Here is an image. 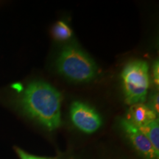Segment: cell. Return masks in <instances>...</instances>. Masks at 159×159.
<instances>
[{
	"mask_svg": "<svg viewBox=\"0 0 159 159\" xmlns=\"http://www.w3.org/2000/svg\"><path fill=\"white\" fill-rule=\"evenodd\" d=\"M19 105L27 116L49 130L61 125V95L48 83L36 81L27 85L19 97Z\"/></svg>",
	"mask_w": 159,
	"mask_h": 159,
	"instance_id": "obj_1",
	"label": "cell"
},
{
	"mask_svg": "<svg viewBox=\"0 0 159 159\" xmlns=\"http://www.w3.org/2000/svg\"><path fill=\"white\" fill-rule=\"evenodd\" d=\"M57 68L61 75L75 82H88L97 74L94 61L75 45L63 47L57 57Z\"/></svg>",
	"mask_w": 159,
	"mask_h": 159,
	"instance_id": "obj_2",
	"label": "cell"
},
{
	"mask_svg": "<svg viewBox=\"0 0 159 159\" xmlns=\"http://www.w3.org/2000/svg\"><path fill=\"white\" fill-rule=\"evenodd\" d=\"M122 81L126 102L130 105L144 103L150 87L148 63L140 60L128 63L122 70Z\"/></svg>",
	"mask_w": 159,
	"mask_h": 159,
	"instance_id": "obj_3",
	"label": "cell"
},
{
	"mask_svg": "<svg viewBox=\"0 0 159 159\" xmlns=\"http://www.w3.org/2000/svg\"><path fill=\"white\" fill-rule=\"evenodd\" d=\"M71 122L83 132L92 134L102 125V119L94 108L80 102H75L70 108Z\"/></svg>",
	"mask_w": 159,
	"mask_h": 159,
	"instance_id": "obj_4",
	"label": "cell"
},
{
	"mask_svg": "<svg viewBox=\"0 0 159 159\" xmlns=\"http://www.w3.org/2000/svg\"><path fill=\"white\" fill-rule=\"evenodd\" d=\"M120 125L134 148L146 159H158L151 142L139 127L131 123L126 119H122Z\"/></svg>",
	"mask_w": 159,
	"mask_h": 159,
	"instance_id": "obj_5",
	"label": "cell"
},
{
	"mask_svg": "<svg viewBox=\"0 0 159 159\" xmlns=\"http://www.w3.org/2000/svg\"><path fill=\"white\" fill-rule=\"evenodd\" d=\"M157 116L158 115L149 105H145L144 103H138L131 105L126 119L139 128H142L158 119Z\"/></svg>",
	"mask_w": 159,
	"mask_h": 159,
	"instance_id": "obj_6",
	"label": "cell"
},
{
	"mask_svg": "<svg viewBox=\"0 0 159 159\" xmlns=\"http://www.w3.org/2000/svg\"><path fill=\"white\" fill-rule=\"evenodd\" d=\"M151 142L156 153L159 155V123L158 119L152 121L142 128H139Z\"/></svg>",
	"mask_w": 159,
	"mask_h": 159,
	"instance_id": "obj_7",
	"label": "cell"
},
{
	"mask_svg": "<svg viewBox=\"0 0 159 159\" xmlns=\"http://www.w3.org/2000/svg\"><path fill=\"white\" fill-rule=\"evenodd\" d=\"M53 34L56 39L64 41L69 39L72 35L70 27L63 21H57L53 27Z\"/></svg>",
	"mask_w": 159,
	"mask_h": 159,
	"instance_id": "obj_8",
	"label": "cell"
},
{
	"mask_svg": "<svg viewBox=\"0 0 159 159\" xmlns=\"http://www.w3.org/2000/svg\"><path fill=\"white\" fill-rule=\"evenodd\" d=\"M152 77H153V80L155 85L157 87L158 86V80H159V66H158V61H157L155 62L153 67H152Z\"/></svg>",
	"mask_w": 159,
	"mask_h": 159,
	"instance_id": "obj_9",
	"label": "cell"
},
{
	"mask_svg": "<svg viewBox=\"0 0 159 159\" xmlns=\"http://www.w3.org/2000/svg\"><path fill=\"white\" fill-rule=\"evenodd\" d=\"M16 151L18 155H19V156L21 159H49L32 156V155H30L28 153H27V152H24V151L22 150H21V149H16Z\"/></svg>",
	"mask_w": 159,
	"mask_h": 159,
	"instance_id": "obj_10",
	"label": "cell"
},
{
	"mask_svg": "<svg viewBox=\"0 0 159 159\" xmlns=\"http://www.w3.org/2000/svg\"><path fill=\"white\" fill-rule=\"evenodd\" d=\"M150 108L154 111L156 114H158V94H156L152 97V99H151L150 106Z\"/></svg>",
	"mask_w": 159,
	"mask_h": 159,
	"instance_id": "obj_11",
	"label": "cell"
}]
</instances>
